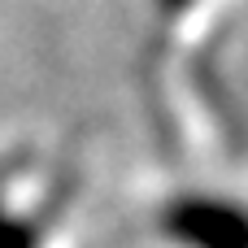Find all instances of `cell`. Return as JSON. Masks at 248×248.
I'll list each match as a JSON object with an SVG mask.
<instances>
[{"instance_id": "7a4b0ae2", "label": "cell", "mask_w": 248, "mask_h": 248, "mask_svg": "<svg viewBox=\"0 0 248 248\" xmlns=\"http://www.w3.org/2000/svg\"><path fill=\"white\" fill-rule=\"evenodd\" d=\"M0 248H35V231L0 209Z\"/></svg>"}, {"instance_id": "6da1fadb", "label": "cell", "mask_w": 248, "mask_h": 248, "mask_svg": "<svg viewBox=\"0 0 248 248\" xmlns=\"http://www.w3.org/2000/svg\"><path fill=\"white\" fill-rule=\"evenodd\" d=\"M166 235L183 248H248V214L231 201L187 196L166 209Z\"/></svg>"}]
</instances>
